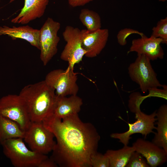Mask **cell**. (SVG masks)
Returning a JSON list of instances; mask_svg holds the SVG:
<instances>
[{
    "label": "cell",
    "instance_id": "cell-1",
    "mask_svg": "<svg viewBox=\"0 0 167 167\" xmlns=\"http://www.w3.org/2000/svg\"><path fill=\"white\" fill-rule=\"evenodd\" d=\"M57 142L50 157L61 167H91V156L97 152L100 136L91 123L76 114L62 119L52 115L42 122Z\"/></svg>",
    "mask_w": 167,
    "mask_h": 167
},
{
    "label": "cell",
    "instance_id": "cell-2",
    "mask_svg": "<svg viewBox=\"0 0 167 167\" xmlns=\"http://www.w3.org/2000/svg\"><path fill=\"white\" fill-rule=\"evenodd\" d=\"M19 95L31 122H43L53 115L57 96L44 80L25 86Z\"/></svg>",
    "mask_w": 167,
    "mask_h": 167
},
{
    "label": "cell",
    "instance_id": "cell-3",
    "mask_svg": "<svg viewBox=\"0 0 167 167\" xmlns=\"http://www.w3.org/2000/svg\"><path fill=\"white\" fill-rule=\"evenodd\" d=\"M23 139L12 138L2 143L3 154L15 167H38L48 156L29 149Z\"/></svg>",
    "mask_w": 167,
    "mask_h": 167
},
{
    "label": "cell",
    "instance_id": "cell-4",
    "mask_svg": "<svg viewBox=\"0 0 167 167\" xmlns=\"http://www.w3.org/2000/svg\"><path fill=\"white\" fill-rule=\"evenodd\" d=\"M150 61L144 55H137L135 61L130 65L128 69L131 79L139 85L143 93L162 87L157 79Z\"/></svg>",
    "mask_w": 167,
    "mask_h": 167
},
{
    "label": "cell",
    "instance_id": "cell-5",
    "mask_svg": "<svg viewBox=\"0 0 167 167\" xmlns=\"http://www.w3.org/2000/svg\"><path fill=\"white\" fill-rule=\"evenodd\" d=\"M54 137V134L42 122H31L25 131L23 139L31 150L46 155L52 152L55 147Z\"/></svg>",
    "mask_w": 167,
    "mask_h": 167
},
{
    "label": "cell",
    "instance_id": "cell-6",
    "mask_svg": "<svg viewBox=\"0 0 167 167\" xmlns=\"http://www.w3.org/2000/svg\"><path fill=\"white\" fill-rule=\"evenodd\" d=\"M77 80L74 69L68 66L66 70L57 69L50 71L44 80L55 91L57 96L62 97L77 95L79 90Z\"/></svg>",
    "mask_w": 167,
    "mask_h": 167
},
{
    "label": "cell",
    "instance_id": "cell-7",
    "mask_svg": "<svg viewBox=\"0 0 167 167\" xmlns=\"http://www.w3.org/2000/svg\"><path fill=\"white\" fill-rule=\"evenodd\" d=\"M84 29L80 30L71 26L66 27L62 33L66 44L60 55L61 59L67 62L68 67L74 69L75 65L79 63L85 56L86 51L82 46Z\"/></svg>",
    "mask_w": 167,
    "mask_h": 167
},
{
    "label": "cell",
    "instance_id": "cell-8",
    "mask_svg": "<svg viewBox=\"0 0 167 167\" xmlns=\"http://www.w3.org/2000/svg\"><path fill=\"white\" fill-rule=\"evenodd\" d=\"M60 26L59 22L48 17L39 30L40 58L44 66L46 65L57 53L60 39L58 32Z\"/></svg>",
    "mask_w": 167,
    "mask_h": 167
},
{
    "label": "cell",
    "instance_id": "cell-9",
    "mask_svg": "<svg viewBox=\"0 0 167 167\" xmlns=\"http://www.w3.org/2000/svg\"><path fill=\"white\" fill-rule=\"evenodd\" d=\"M0 115L15 122L24 131L31 122L26 107L19 95L8 94L0 99Z\"/></svg>",
    "mask_w": 167,
    "mask_h": 167
},
{
    "label": "cell",
    "instance_id": "cell-10",
    "mask_svg": "<svg viewBox=\"0 0 167 167\" xmlns=\"http://www.w3.org/2000/svg\"><path fill=\"white\" fill-rule=\"evenodd\" d=\"M156 111L155 110L151 114H147L141 111L140 109L138 110L135 113L136 120L133 123H128L129 127L128 131L123 133H112L110 137L118 139L124 145H126L131 138L130 136L133 134H141L146 138L149 134L155 133L153 130L156 128L155 126L156 120Z\"/></svg>",
    "mask_w": 167,
    "mask_h": 167
},
{
    "label": "cell",
    "instance_id": "cell-11",
    "mask_svg": "<svg viewBox=\"0 0 167 167\" xmlns=\"http://www.w3.org/2000/svg\"><path fill=\"white\" fill-rule=\"evenodd\" d=\"M162 40L151 35L148 37L144 34L140 38L133 40L128 53L136 52L137 55H144L150 60L163 58L164 53L161 45Z\"/></svg>",
    "mask_w": 167,
    "mask_h": 167
},
{
    "label": "cell",
    "instance_id": "cell-12",
    "mask_svg": "<svg viewBox=\"0 0 167 167\" xmlns=\"http://www.w3.org/2000/svg\"><path fill=\"white\" fill-rule=\"evenodd\" d=\"M135 151L145 158L150 166L156 167L165 163L167 153L152 142L138 138L132 143Z\"/></svg>",
    "mask_w": 167,
    "mask_h": 167
},
{
    "label": "cell",
    "instance_id": "cell-13",
    "mask_svg": "<svg viewBox=\"0 0 167 167\" xmlns=\"http://www.w3.org/2000/svg\"><path fill=\"white\" fill-rule=\"evenodd\" d=\"M109 34V31L106 28L92 32L84 29L82 46L86 52L85 56L93 58L99 54L106 46Z\"/></svg>",
    "mask_w": 167,
    "mask_h": 167
},
{
    "label": "cell",
    "instance_id": "cell-14",
    "mask_svg": "<svg viewBox=\"0 0 167 167\" xmlns=\"http://www.w3.org/2000/svg\"><path fill=\"white\" fill-rule=\"evenodd\" d=\"M15 0H10V3ZM23 7L19 14L11 20L14 24H25L44 14L49 0H24Z\"/></svg>",
    "mask_w": 167,
    "mask_h": 167
},
{
    "label": "cell",
    "instance_id": "cell-15",
    "mask_svg": "<svg viewBox=\"0 0 167 167\" xmlns=\"http://www.w3.org/2000/svg\"><path fill=\"white\" fill-rule=\"evenodd\" d=\"M83 104L82 99L77 95L57 97L52 115L62 119L78 114Z\"/></svg>",
    "mask_w": 167,
    "mask_h": 167
},
{
    "label": "cell",
    "instance_id": "cell-16",
    "mask_svg": "<svg viewBox=\"0 0 167 167\" xmlns=\"http://www.w3.org/2000/svg\"><path fill=\"white\" fill-rule=\"evenodd\" d=\"M39 34V30L34 29L28 25L13 26L12 28L6 26H0V36L7 35L13 40L24 39L40 50Z\"/></svg>",
    "mask_w": 167,
    "mask_h": 167
},
{
    "label": "cell",
    "instance_id": "cell-17",
    "mask_svg": "<svg viewBox=\"0 0 167 167\" xmlns=\"http://www.w3.org/2000/svg\"><path fill=\"white\" fill-rule=\"evenodd\" d=\"M157 132L152 142L167 153V105H161L156 111Z\"/></svg>",
    "mask_w": 167,
    "mask_h": 167
},
{
    "label": "cell",
    "instance_id": "cell-18",
    "mask_svg": "<svg viewBox=\"0 0 167 167\" xmlns=\"http://www.w3.org/2000/svg\"><path fill=\"white\" fill-rule=\"evenodd\" d=\"M24 132L15 122L0 115V144L11 139H23Z\"/></svg>",
    "mask_w": 167,
    "mask_h": 167
},
{
    "label": "cell",
    "instance_id": "cell-19",
    "mask_svg": "<svg viewBox=\"0 0 167 167\" xmlns=\"http://www.w3.org/2000/svg\"><path fill=\"white\" fill-rule=\"evenodd\" d=\"M135 151L132 146L124 145L122 148L118 150L109 149L105 155L109 159V167H124Z\"/></svg>",
    "mask_w": 167,
    "mask_h": 167
},
{
    "label": "cell",
    "instance_id": "cell-20",
    "mask_svg": "<svg viewBox=\"0 0 167 167\" xmlns=\"http://www.w3.org/2000/svg\"><path fill=\"white\" fill-rule=\"evenodd\" d=\"M79 18L82 24L89 32H92L101 28V17L96 12L87 8L82 9Z\"/></svg>",
    "mask_w": 167,
    "mask_h": 167
},
{
    "label": "cell",
    "instance_id": "cell-21",
    "mask_svg": "<svg viewBox=\"0 0 167 167\" xmlns=\"http://www.w3.org/2000/svg\"><path fill=\"white\" fill-rule=\"evenodd\" d=\"M151 36L162 40V44H167V17L161 19L152 29Z\"/></svg>",
    "mask_w": 167,
    "mask_h": 167
},
{
    "label": "cell",
    "instance_id": "cell-22",
    "mask_svg": "<svg viewBox=\"0 0 167 167\" xmlns=\"http://www.w3.org/2000/svg\"><path fill=\"white\" fill-rule=\"evenodd\" d=\"M90 162L91 167H109L108 157L97 152L91 156Z\"/></svg>",
    "mask_w": 167,
    "mask_h": 167
},
{
    "label": "cell",
    "instance_id": "cell-23",
    "mask_svg": "<svg viewBox=\"0 0 167 167\" xmlns=\"http://www.w3.org/2000/svg\"><path fill=\"white\" fill-rule=\"evenodd\" d=\"M147 96H143L138 92H134L130 95L128 101V107L131 112L135 113L140 109V106L143 101Z\"/></svg>",
    "mask_w": 167,
    "mask_h": 167
},
{
    "label": "cell",
    "instance_id": "cell-24",
    "mask_svg": "<svg viewBox=\"0 0 167 167\" xmlns=\"http://www.w3.org/2000/svg\"><path fill=\"white\" fill-rule=\"evenodd\" d=\"M140 153L135 151L131 156L126 167H149L146 160Z\"/></svg>",
    "mask_w": 167,
    "mask_h": 167
},
{
    "label": "cell",
    "instance_id": "cell-25",
    "mask_svg": "<svg viewBox=\"0 0 167 167\" xmlns=\"http://www.w3.org/2000/svg\"><path fill=\"white\" fill-rule=\"evenodd\" d=\"M136 34L139 35L140 36L144 34L139 31L131 28H126L120 30L118 32L117 36L118 43L121 46H124L127 44L126 39L131 35Z\"/></svg>",
    "mask_w": 167,
    "mask_h": 167
},
{
    "label": "cell",
    "instance_id": "cell-26",
    "mask_svg": "<svg viewBox=\"0 0 167 167\" xmlns=\"http://www.w3.org/2000/svg\"><path fill=\"white\" fill-rule=\"evenodd\" d=\"M164 88L160 89L157 88L152 89L148 91L149 94L147 96H156L167 99V86H163Z\"/></svg>",
    "mask_w": 167,
    "mask_h": 167
},
{
    "label": "cell",
    "instance_id": "cell-27",
    "mask_svg": "<svg viewBox=\"0 0 167 167\" xmlns=\"http://www.w3.org/2000/svg\"><path fill=\"white\" fill-rule=\"evenodd\" d=\"M93 0H67L69 5L73 7L83 6Z\"/></svg>",
    "mask_w": 167,
    "mask_h": 167
},
{
    "label": "cell",
    "instance_id": "cell-28",
    "mask_svg": "<svg viewBox=\"0 0 167 167\" xmlns=\"http://www.w3.org/2000/svg\"><path fill=\"white\" fill-rule=\"evenodd\" d=\"M58 165L50 158L44 160L40 164L38 167H57Z\"/></svg>",
    "mask_w": 167,
    "mask_h": 167
},
{
    "label": "cell",
    "instance_id": "cell-29",
    "mask_svg": "<svg viewBox=\"0 0 167 167\" xmlns=\"http://www.w3.org/2000/svg\"><path fill=\"white\" fill-rule=\"evenodd\" d=\"M160 2H165L167 1V0H158Z\"/></svg>",
    "mask_w": 167,
    "mask_h": 167
},
{
    "label": "cell",
    "instance_id": "cell-30",
    "mask_svg": "<svg viewBox=\"0 0 167 167\" xmlns=\"http://www.w3.org/2000/svg\"></svg>",
    "mask_w": 167,
    "mask_h": 167
}]
</instances>
